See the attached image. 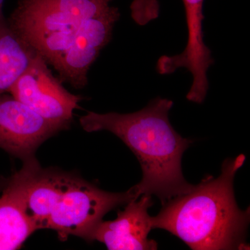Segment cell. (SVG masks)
<instances>
[{
	"label": "cell",
	"instance_id": "cell-1",
	"mask_svg": "<svg viewBox=\"0 0 250 250\" xmlns=\"http://www.w3.org/2000/svg\"><path fill=\"white\" fill-rule=\"evenodd\" d=\"M172 106V100L156 98L134 113L90 111L80 119L87 132L110 131L127 146L142 169V179L133 187L136 195H155L162 205L194 188L184 179L182 168V156L192 141L182 137L170 124Z\"/></svg>",
	"mask_w": 250,
	"mask_h": 250
},
{
	"label": "cell",
	"instance_id": "cell-2",
	"mask_svg": "<svg viewBox=\"0 0 250 250\" xmlns=\"http://www.w3.org/2000/svg\"><path fill=\"white\" fill-rule=\"evenodd\" d=\"M246 156L226 159L217 178L207 176L190 191L170 199L157 215L152 229L178 237L194 250H246L250 208L240 209L233 179Z\"/></svg>",
	"mask_w": 250,
	"mask_h": 250
},
{
	"label": "cell",
	"instance_id": "cell-3",
	"mask_svg": "<svg viewBox=\"0 0 250 250\" xmlns=\"http://www.w3.org/2000/svg\"><path fill=\"white\" fill-rule=\"evenodd\" d=\"M24 210L36 231L52 229L61 239L93 235L110 210L137 200L132 187L127 191H104L78 176L41 167L36 161L23 174Z\"/></svg>",
	"mask_w": 250,
	"mask_h": 250
},
{
	"label": "cell",
	"instance_id": "cell-4",
	"mask_svg": "<svg viewBox=\"0 0 250 250\" xmlns=\"http://www.w3.org/2000/svg\"><path fill=\"white\" fill-rule=\"evenodd\" d=\"M113 0H19L7 19L22 40L52 65L90 18Z\"/></svg>",
	"mask_w": 250,
	"mask_h": 250
},
{
	"label": "cell",
	"instance_id": "cell-5",
	"mask_svg": "<svg viewBox=\"0 0 250 250\" xmlns=\"http://www.w3.org/2000/svg\"><path fill=\"white\" fill-rule=\"evenodd\" d=\"M38 53L9 93L61 129H67L82 100L67 91Z\"/></svg>",
	"mask_w": 250,
	"mask_h": 250
},
{
	"label": "cell",
	"instance_id": "cell-6",
	"mask_svg": "<svg viewBox=\"0 0 250 250\" xmlns=\"http://www.w3.org/2000/svg\"><path fill=\"white\" fill-rule=\"evenodd\" d=\"M120 17L118 8L111 6L81 26L71 43L52 65L62 82L77 89L84 88L90 67L111 41L113 28Z\"/></svg>",
	"mask_w": 250,
	"mask_h": 250
},
{
	"label": "cell",
	"instance_id": "cell-7",
	"mask_svg": "<svg viewBox=\"0 0 250 250\" xmlns=\"http://www.w3.org/2000/svg\"><path fill=\"white\" fill-rule=\"evenodd\" d=\"M188 29V41L182 53L175 56H163L158 61L156 69L161 75L172 74L179 68L190 72L192 83L187 99L192 103L202 104L208 92L207 71L214 60L204 41L202 22L204 0H183Z\"/></svg>",
	"mask_w": 250,
	"mask_h": 250
},
{
	"label": "cell",
	"instance_id": "cell-8",
	"mask_svg": "<svg viewBox=\"0 0 250 250\" xmlns=\"http://www.w3.org/2000/svg\"><path fill=\"white\" fill-rule=\"evenodd\" d=\"M10 94H0V149L22 160L61 131Z\"/></svg>",
	"mask_w": 250,
	"mask_h": 250
},
{
	"label": "cell",
	"instance_id": "cell-9",
	"mask_svg": "<svg viewBox=\"0 0 250 250\" xmlns=\"http://www.w3.org/2000/svg\"><path fill=\"white\" fill-rule=\"evenodd\" d=\"M150 195H143L137 201L126 204L118 218L102 221L95 229L92 241L103 243L110 250H154L157 243L149 239L152 229L148 209L153 203Z\"/></svg>",
	"mask_w": 250,
	"mask_h": 250
},
{
	"label": "cell",
	"instance_id": "cell-10",
	"mask_svg": "<svg viewBox=\"0 0 250 250\" xmlns=\"http://www.w3.org/2000/svg\"><path fill=\"white\" fill-rule=\"evenodd\" d=\"M35 231L24 210L22 181L17 172L0 196V250L20 249Z\"/></svg>",
	"mask_w": 250,
	"mask_h": 250
},
{
	"label": "cell",
	"instance_id": "cell-11",
	"mask_svg": "<svg viewBox=\"0 0 250 250\" xmlns=\"http://www.w3.org/2000/svg\"><path fill=\"white\" fill-rule=\"evenodd\" d=\"M36 52L0 17V94L10 88L27 69Z\"/></svg>",
	"mask_w": 250,
	"mask_h": 250
},
{
	"label": "cell",
	"instance_id": "cell-12",
	"mask_svg": "<svg viewBox=\"0 0 250 250\" xmlns=\"http://www.w3.org/2000/svg\"><path fill=\"white\" fill-rule=\"evenodd\" d=\"M159 4L157 0H133L130 9L135 22L146 25L159 14Z\"/></svg>",
	"mask_w": 250,
	"mask_h": 250
},
{
	"label": "cell",
	"instance_id": "cell-13",
	"mask_svg": "<svg viewBox=\"0 0 250 250\" xmlns=\"http://www.w3.org/2000/svg\"><path fill=\"white\" fill-rule=\"evenodd\" d=\"M4 0H0V17L4 16L3 14V5H4Z\"/></svg>",
	"mask_w": 250,
	"mask_h": 250
}]
</instances>
